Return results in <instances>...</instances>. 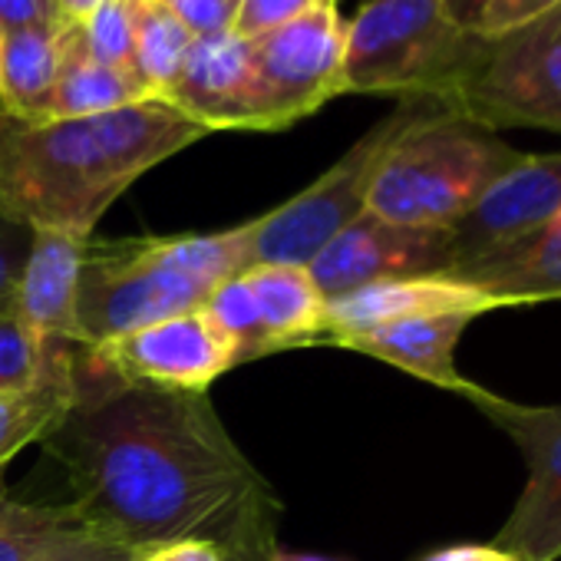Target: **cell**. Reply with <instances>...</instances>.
<instances>
[{"label": "cell", "mask_w": 561, "mask_h": 561, "mask_svg": "<svg viewBox=\"0 0 561 561\" xmlns=\"http://www.w3.org/2000/svg\"><path fill=\"white\" fill-rule=\"evenodd\" d=\"M87 50L110 67H133V0H103L80 24Z\"/></svg>", "instance_id": "26"}, {"label": "cell", "mask_w": 561, "mask_h": 561, "mask_svg": "<svg viewBox=\"0 0 561 561\" xmlns=\"http://www.w3.org/2000/svg\"><path fill=\"white\" fill-rule=\"evenodd\" d=\"M495 426H502L525 456V489L495 535V548L512 561H558L561 558V403L525 407L489 393L476 383L469 393Z\"/></svg>", "instance_id": "9"}, {"label": "cell", "mask_w": 561, "mask_h": 561, "mask_svg": "<svg viewBox=\"0 0 561 561\" xmlns=\"http://www.w3.org/2000/svg\"><path fill=\"white\" fill-rule=\"evenodd\" d=\"M495 311V305L466 280L453 274H423V277H393L377 285L357 288L328 301L324 308V344L360 334L370 328L413 321V318H439V314H469L479 318Z\"/></svg>", "instance_id": "14"}, {"label": "cell", "mask_w": 561, "mask_h": 561, "mask_svg": "<svg viewBox=\"0 0 561 561\" xmlns=\"http://www.w3.org/2000/svg\"><path fill=\"white\" fill-rule=\"evenodd\" d=\"M142 100H159V96H152V90L139 80L136 70L100 64L87 50L80 24H70L60 73H57L37 119L100 116V113H113V110L142 103Z\"/></svg>", "instance_id": "19"}, {"label": "cell", "mask_w": 561, "mask_h": 561, "mask_svg": "<svg viewBox=\"0 0 561 561\" xmlns=\"http://www.w3.org/2000/svg\"><path fill=\"white\" fill-rule=\"evenodd\" d=\"M54 8H57V4H54Z\"/></svg>", "instance_id": "39"}, {"label": "cell", "mask_w": 561, "mask_h": 561, "mask_svg": "<svg viewBox=\"0 0 561 561\" xmlns=\"http://www.w3.org/2000/svg\"><path fill=\"white\" fill-rule=\"evenodd\" d=\"M67 21L44 27H24L0 34V90H4V116L37 119L41 106L60 73Z\"/></svg>", "instance_id": "20"}, {"label": "cell", "mask_w": 561, "mask_h": 561, "mask_svg": "<svg viewBox=\"0 0 561 561\" xmlns=\"http://www.w3.org/2000/svg\"><path fill=\"white\" fill-rule=\"evenodd\" d=\"M0 116H4V90H0Z\"/></svg>", "instance_id": "38"}, {"label": "cell", "mask_w": 561, "mask_h": 561, "mask_svg": "<svg viewBox=\"0 0 561 561\" xmlns=\"http://www.w3.org/2000/svg\"><path fill=\"white\" fill-rule=\"evenodd\" d=\"M205 136L169 100L77 119L0 116V211L34 231L90 241L136 179Z\"/></svg>", "instance_id": "2"}, {"label": "cell", "mask_w": 561, "mask_h": 561, "mask_svg": "<svg viewBox=\"0 0 561 561\" xmlns=\"http://www.w3.org/2000/svg\"><path fill=\"white\" fill-rule=\"evenodd\" d=\"M80 354V397L41 443L83 522L139 554L205 541L225 561H264L280 505L208 393L126 383Z\"/></svg>", "instance_id": "1"}, {"label": "cell", "mask_w": 561, "mask_h": 561, "mask_svg": "<svg viewBox=\"0 0 561 561\" xmlns=\"http://www.w3.org/2000/svg\"><path fill=\"white\" fill-rule=\"evenodd\" d=\"M192 41L188 27L162 0H133V67L152 96L165 100Z\"/></svg>", "instance_id": "22"}, {"label": "cell", "mask_w": 561, "mask_h": 561, "mask_svg": "<svg viewBox=\"0 0 561 561\" xmlns=\"http://www.w3.org/2000/svg\"><path fill=\"white\" fill-rule=\"evenodd\" d=\"M57 4V14H60V21H67V24H83L103 0H54Z\"/></svg>", "instance_id": "36"}, {"label": "cell", "mask_w": 561, "mask_h": 561, "mask_svg": "<svg viewBox=\"0 0 561 561\" xmlns=\"http://www.w3.org/2000/svg\"><path fill=\"white\" fill-rule=\"evenodd\" d=\"M77 354L80 344H70L34 387L0 393V472L24 446L44 439L77 403Z\"/></svg>", "instance_id": "21"}, {"label": "cell", "mask_w": 561, "mask_h": 561, "mask_svg": "<svg viewBox=\"0 0 561 561\" xmlns=\"http://www.w3.org/2000/svg\"><path fill=\"white\" fill-rule=\"evenodd\" d=\"M453 277L479 288L495 308L561 301V211L535 234L459 264Z\"/></svg>", "instance_id": "17"}, {"label": "cell", "mask_w": 561, "mask_h": 561, "mask_svg": "<svg viewBox=\"0 0 561 561\" xmlns=\"http://www.w3.org/2000/svg\"><path fill=\"white\" fill-rule=\"evenodd\" d=\"M251 221L175 238L87 241L77 295V344L96 351L136 328L195 311L244 271Z\"/></svg>", "instance_id": "3"}, {"label": "cell", "mask_w": 561, "mask_h": 561, "mask_svg": "<svg viewBox=\"0 0 561 561\" xmlns=\"http://www.w3.org/2000/svg\"><path fill=\"white\" fill-rule=\"evenodd\" d=\"M423 561H512V558L495 545H449L426 554Z\"/></svg>", "instance_id": "34"}, {"label": "cell", "mask_w": 561, "mask_h": 561, "mask_svg": "<svg viewBox=\"0 0 561 561\" xmlns=\"http://www.w3.org/2000/svg\"><path fill=\"white\" fill-rule=\"evenodd\" d=\"M60 21L54 0H0V34Z\"/></svg>", "instance_id": "32"}, {"label": "cell", "mask_w": 561, "mask_h": 561, "mask_svg": "<svg viewBox=\"0 0 561 561\" xmlns=\"http://www.w3.org/2000/svg\"><path fill=\"white\" fill-rule=\"evenodd\" d=\"M80 528L87 522L73 505L21 502L0 489V561H34Z\"/></svg>", "instance_id": "23"}, {"label": "cell", "mask_w": 561, "mask_h": 561, "mask_svg": "<svg viewBox=\"0 0 561 561\" xmlns=\"http://www.w3.org/2000/svg\"><path fill=\"white\" fill-rule=\"evenodd\" d=\"M142 561H225V558L218 554V548L205 541H175L159 551H149Z\"/></svg>", "instance_id": "33"}, {"label": "cell", "mask_w": 561, "mask_h": 561, "mask_svg": "<svg viewBox=\"0 0 561 561\" xmlns=\"http://www.w3.org/2000/svg\"><path fill=\"white\" fill-rule=\"evenodd\" d=\"M142 558L146 554L133 551L123 541H116V538L96 531L93 525H87V528L67 535L64 541H57L54 548H47L34 561H142Z\"/></svg>", "instance_id": "28"}, {"label": "cell", "mask_w": 561, "mask_h": 561, "mask_svg": "<svg viewBox=\"0 0 561 561\" xmlns=\"http://www.w3.org/2000/svg\"><path fill=\"white\" fill-rule=\"evenodd\" d=\"M34 244V228L0 211V311L14 308V295Z\"/></svg>", "instance_id": "27"}, {"label": "cell", "mask_w": 561, "mask_h": 561, "mask_svg": "<svg viewBox=\"0 0 561 561\" xmlns=\"http://www.w3.org/2000/svg\"><path fill=\"white\" fill-rule=\"evenodd\" d=\"M87 241L60 231H34V244L14 295V318L41 341L77 344V295Z\"/></svg>", "instance_id": "15"}, {"label": "cell", "mask_w": 561, "mask_h": 561, "mask_svg": "<svg viewBox=\"0 0 561 561\" xmlns=\"http://www.w3.org/2000/svg\"><path fill=\"white\" fill-rule=\"evenodd\" d=\"M476 318L469 314H439V318H413V321H397L383 328H370L360 334H347L331 341L334 347L357 351L367 357H377L383 364H393L433 387L453 390L469 400L476 383H469L456 370V347L466 328Z\"/></svg>", "instance_id": "16"}, {"label": "cell", "mask_w": 561, "mask_h": 561, "mask_svg": "<svg viewBox=\"0 0 561 561\" xmlns=\"http://www.w3.org/2000/svg\"><path fill=\"white\" fill-rule=\"evenodd\" d=\"M162 4L188 27L195 41L231 31L238 11V0H162Z\"/></svg>", "instance_id": "30"}, {"label": "cell", "mask_w": 561, "mask_h": 561, "mask_svg": "<svg viewBox=\"0 0 561 561\" xmlns=\"http://www.w3.org/2000/svg\"><path fill=\"white\" fill-rule=\"evenodd\" d=\"M443 8H446V14L459 24V27H476V21H479V14H482V8H485V0H443Z\"/></svg>", "instance_id": "35"}, {"label": "cell", "mask_w": 561, "mask_h": 561, "mask_svg": "<svg viewBox=\"0 0 561 561\" xmlns=\"http://www.w3.org/2000/svg\"><path fill=\"white\" fill-rule=\"evenodd\" d=\"M443 110L489 133L545 129L561 136V8L485 37Z\"/></svg>", "instance_id": "7"}, {"label": "cell", "mask_w": 561, "mask_h": 561, "mask_svg": "<svg viewBox=\"0 0 561 561\" xmlns=\"http://www.w3.org/2000/svg\"><path fill=\"white\" fill-rule=\"evenodd\" d=\"M113 377L162 390L208 393L234 367V354L202 308L136 328L90 351Z\"/></svg>", "instance_id": "11"}, {"label": "cell", "mask_w": 561, "mask_h": 561, "mask_svg": "<svg viewBox=\"0 0 561 561\" xmlns=\"http://www.w3.org/2000/svg\"><path fill=\"white\" fill-rule=\"evenodd\" d=\"M264 561H341V558H328V554H305V551H280V548H274Z\"/></svg>", "instance_id": "37"}, {"label": "cell", "mask_w": 561, "mask_h": 561, "mask_svg": "<svg viewBox=\"0 0 561 561\" xmlns=\"http://www.w3.org/2000/svg\"><path fill=\"white\" fill-rule=\"evenodd\" d=\"M561 211V152L522 156L449 228L453 267L535 234Z\"/></svg>", "instance_id": "12"}, {"label": "cell", "mask_w": 561, "mask_h": 561, "mask_svg": "<svg viewBox=\"0 0 561 561\" xmlns=\"http://www.w3.org/2000/svg\"><path fill=\"white\" fill-rule=\"evenodd\" d=\"M433 110H443L430 100H400V106L367 129L318 182L271 208L261 218H251L244 271L254 264H298L308 267L314 254L344 231L354 218L367 211L374 175L393 142L416 126Z\"/></svg>", "instance_id": "6"}, {"label": "cell", "mask_w": 561, "mask_h": 561, "mask_svg": "<svg viewBox=\"0 0 561 561\" xmlns=\"http://www.w3.org/2000/svg\"><path fill=\"white\" fill-rule=\"evenodd\" d=\"M554 8H561V0H485V8H482L472 31H479L482 37H495V34H505L518 24L535 21Z\"/></svg>", "instance_id": "31"}, {"label": "cell", "mask_w": 561, "mask_h": 561, "mask_svg": "<svg viewBox=\"0 0 561 561\" xmlns=\"http://www.w3.org/2000/svg\"><path fill=\"white\" fill-rule=\"evenodd\" d=\"M518 159L495 133L433 110L383 156L367 211L407 228H453Z\"/></svg>", "instance_id": "4"}, {"label": "cell", "mask_w": 561, "mask_h": 561, "mask_svg": "<svg viewBox=\"0 0 561 561\" xmlns=\"http://www.w3.org/2000/svg\"><path fill=\"white\" fill-rule=\"evenodd\" d=\"M453 238L449 228H407L370 211L337 231L308 264L324 301L393 277L449 274Z\"/></svg>", "instance_id": "10"}, {"label": "cell", "mask_w": 561, "mask_h": 561, "mask_svg": "<svg viewBox=\"0 0 561 561\" xmlns=\"http://www.w3.org/2000/svg\"><path fill=\"white\" fill-rule=\"evenodd\" d=\"M165 100L205 133L261 129V96L248 41L231 31L192 41Z\"/></svg>", "instance_id": "13"}, {"label": "cell", "mask_w": 561, "mask_h": 561, "mask_svg": "<svg viewBox=\"0 0 561 561\" xmlns=\"http://www.w3.org/2000/svg\"><path fill=\"white\" fill-rule=\"evenodd\" d=\"M311 4L314 0H238L231 34L241 41H254L267 31L285 27L288 21H295Z\"/></svg>", "instance_id": "29"}, {"label": "cell", "mask_w": 561, "mask_h": 561, "mask_svg": "<svg viewBox=\"0 0 561 561\" xmlns=\"http://www.w3.org/2000/svg\"><path fill=\"white\" fill-rule=\"evenodd\" d=\"M70 344L34 337L14 311H0V393L34 387Z\"/></svg>", "instance_id": "24"}, {"label": "cell", "mask_w": 561, "mask_h": 561, "mask_svg": "<svg viewBox=\"0 0 561 561\" xmlns=\"http://www.w3.org/2000/svg\"><path fill=\"white\" fill-rule=\"evenodd\" d=\"M257 311L261 347L257 357L311 347L324 341V295L308 267L298 264H254L241 271Z\"/></svg>", "instance_id": "18"}, {"label": "cell", "mask_w": 561, "mask_h": 561, "mask_svg": "<svg viewBox=\"0 0 561 561\" xmlns=\"http://www.w3.org/2000/svg\"><path fill=\"white\" fill-rule=\"evenodd\" d=\"M248 47L261 96V129H288L344 96V21L337 0H314L295 21L248 41Z\"/></svg>", "instance_id": "8"}, {"label": "cell", "mask_w": 561, "mask_h": 561, "mask_svg": "<svg viewBox=\"0 0 561 561\" xmlns=\"http://www.w3.org/2000/svg\"><path fill=\"white\" fill-rule=\"evenodd\" d=\"M202 311L218 328V334L228 341V347L234 354V367L257 357V347H261L257 311H254V298L248 291L244 274H234L225 280V285H218L208 295V301L202 305Z\"/></svg>", "instance_id": "25"}, {"label": "cell", "mask_w": 561, "mask_h": 561, "mask_svg": "<svg viewBox=\"0 0 561 561\" xmlns=\"http://www.w3.org/2000/svg\"><path fill=\"white\" fill-rule=\"evenodd\" d=\"M485 37L459 27L443 0H364L344 24V93L446 103Z\"/></svg>", "instance_id": "5"}]
</instances>
